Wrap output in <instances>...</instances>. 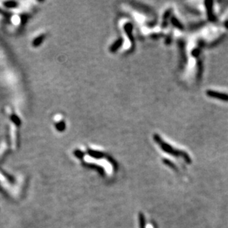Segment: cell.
<instances>
[{
  "mask_svg": "<svg viewBox=\"0 0 228 228\" xmlns=\"http://www.w3.org/2000/svg\"><path fill=\"white\" fill-rule=\"evenodd\" d=\"M207 94L209 97H212L214 98H218L224 101H228V94L225 93H221V92L212 91V90H208L207 91Z\"/></svg>",
  "mask_w": 228,
  "mask_h": 228,
  "instance_id": "obj_1",
  "label": "cell"
},
{
  "mask_svg": "<svg viewBox=\"0 0 228 228\" xmlns=\"http://www.w3.org/2000/svg\"><path fill=\"white\" fill-rule=\"evenodd\" d=\"M122 42H123L122 39H120V40L117 41V42L114 44V45H113V46L112 47V51H115L117 49H118L119 47H120V45L122 44Z\"/></svg>",
  "mask_w": 228,
  "mask_h": 228,
  "instance_id": "obj_2",
  "label": "cell"
},
{
  "mask_svg": "<svg viewBox=\"0 0 228 228\" xmlns=\"http://www.w3.org/2000/svg\"><path fill=\"white\" fill-rule=\"evenodd\" d=\"M225 26L227 27V28H228V22H226V23H225Z\"/></svg>",
  "mask_w": 228,
  "mask_h": 228,
  "instance_id": "obj_3",
  "label": "cell"
}]
</instances>
